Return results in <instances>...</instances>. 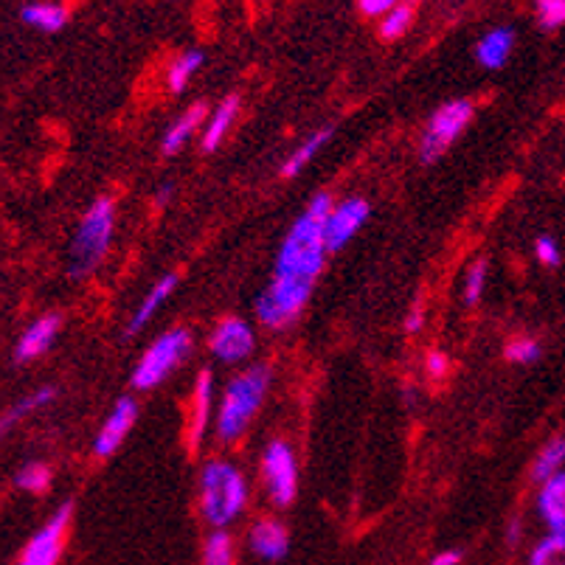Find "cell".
I'll use <instances>...</instances> for the list:
<instances>
[{"instance_id":"cell-31","label":"cell","mask_w":565,"mask_h":565,"mask_svg":"<svg viewBox=\"0 0 565 565\" xmlns=\"http://www.w3.org/2000/svg\"><path fill=\"white\" fill-rule=\"evenodd\" d=\"M537 23L546 31L565 26V0H535Z\"/></svg>"},{"instance_id":"cell-9","label":"cell","mask_w":565,"mask_h":565,"mask_svg":"<svg viewBox=\"0 0 565 565\" xmlns=\"http://www.w3.org/2000/svg\"><path fill=\"white\" fill-rule=\"evenodd\" d=\"M369 203L363 197H349L338 206H332L327 217V228H324V239H327V251L338 253L343 251L352 239L360 234V228L369 220Z\"/></svg>"},{"instance_id":"cell-17","label":"cell","mask_w":565,"mask_h":565,"mask_svg":"<svg viewBox=\"0 0 565 565\" xmlns=\"http://www.w3.org/2000/svg\"><path fill=\"white\" fill-rule=\"evenodd\" d=\"M512 48H515V31L506 29V26L487 31L476 45L478 65L487 68V71H498V68H504L506 65Z\"/></svg>"},{"instance_id":"cell-10","label":"cell","mask_w":565,"mask_h":565,"mask_svg":"<svg viewBox=\"0 0 565 565\" xmlns=\"http://www.w3.org/2000/svg\"><path fill=\"white\" fill-rule=\"evenodd\" d=\"M256 349V335L248 321L242 318H225L220 321L209 338V352L220 363H239Z\"/></svg>"},{"instance_id":"cell-34","label":"cell","mask_w":565,"mask_h":565,"mask_svg":"<svg viewBox=\"0 0 565 565\" xmlns=\"http://www.w3.org/2000/svg\"><path fill=\"white\" fill-rule=\"evenodd\" d=\"M425 369L431 377H442L447 372V357L445 352H431V355L425 357Z\"/></svg>"},{"instance_id":"cell-38","label":"cell","mask_w":565,"mask_h":565,"mask_svg":"<svg viewBox=\"0 0 565 565\" xmlns=\"http://www.w3.org/2000/svg\"><path fill=\"white\" fill-rule=\"evenodd\" d=\"M172 183H164L161 189H158V206H164V203H169V197H172Z\"/></svg>"},{"instance_id":"cell-29","label":"cell","mask_w":565,"mask_h":565,"mask_svg":"<svg viewBox=\"0 0 565 565\" xmlns=\"http://www.w3.org/2000/svg\"><path fill=\"white\" fill-rule=\"evenodd\" d=\"M487 273H490V265L487 259H476L467 273H464V301L467 304H478L481 296H484V287H487Z\"/></svg>"},{"instance_id":"cell-24","label":"cell","mask_w":565,"mask_h":565,"mask_svg":"<svg viewBox=\"0 0 565 565\" xmlns=\"http://www.w3.org/2000/svg\"><path fill=\"white\" fill-rule=\"evenodd\" d=\"M414 15H417V0H400L380 23V37L391 43V40H400L405 31L411 29L414 23Z\"/></svg>"},{"instance_id":"cell-23","label":"cell","mask_w":565,"mask_h":565,"mask_svg":"<svg viewBox=\"0 0 565 565\" xmlns=\"http://www.w3.org/2000/svg\"><path fill=\"white\" fill-rule=\"evenodd\" d=\"M203 62H206V54L203 51H183L178 54L172 65H169V74H166V85L172 93H180V90H186V85L192 82V76L203 68Z\"/></svg>"},{"instance_id":"cell-6","label":"cell","mask_w":565,"mask_h":565,"mask_svg":"<svg viewBox=\"0 0 565 565\" xmlns=\"http://www.w3.org/2000/svg\"><path fill=\"white\" fill-rule=\"evenodd\" d=\"M473 116H476V107L470 99H453L439 107L419 138V161L436 164L447 149L456 144V138L470 127Z\"/></svg>"},{"instance_id":"cell-19","label":"cell","mask_w":565,"mask_h":565,"mask_svg":"<svg viewBox=\"0 0 565 565\" xmlns=\"http://www.w3.org/2000/svg\"><path fill=\"white\" fill-rule=\"evenodd\" d=\"M237 113H239V96H228L225 102L217 105L214 116H211L209 124H206V130H203V152L220 149V144L225 141L228 130H231L234 121H237Z\"/></svg>"},{"instance_id":"cell-3","label":"cell","mask_w":565,"mask_h":565,"mask_svg":"<svg viewBox=\"0 0 565 565\" xmlns=\"http://www.w3.org/2000/svg\"><path fill=\"white\" fill-rule=\"evenodd\" d=\"M248 504V481L231 461L214 459L200 473V509L214 529L237 521Z\"/></svg>"},{"instance_id":"cell-18","label":"cell","mask_w":565,"mask_h":565,"mask_svg":"<svg viewBox=\"0 0 565 565\" xmlns=\"http://www.w3.org/2000/svg\"><path fill=\"white\" fill-rule=\"evenodd\" d=\"M329 138H332V127H321V130L307 135V138L287 155V161L282 164V178H296V175H301V172L318 158V152L327 147Z\"/></svg>"},{"instance_id":"cell-14","label":"cell","mask_w":565,"mask_h":565,"mask_svg":"<svg viewBox=\"0 0 565 565\" xmlns=\"http://www.w3.org/2000/svg\"><path fill=\"white\" fill-rule=\"evenodd\" d=\"M535 506L540 521L549 526V532H565V470L540 484Z\"/></svg>"},{"instance_id":"cell-2","label":"cell","mask_w":565,"mask_h":565,"mask_svg":"<svg viewBox=\"0 0 565 565\" xmlns=\"http://www.w3.org/2000/svg\"><path fill=\"white\" fill-rule=\"evenodd\" d=\"M270 380L273 374L268 366H251L225 386L223 400L217 408V436L223 442H234L248 431L256 411L268 397Z\"/></svg>"},{"instance_id":"cell-22","label":"cell","mask_w":565,"mask_h":565,"mask_svg":"<svg viewBox=\"0 0 565 565\" xmlns=\"http://www.w3.org/2000/svg\"><path fill=\"white\" fill-rule=\"evenodd\" d=\"M565 470V436H554L546 445L540 447V453L532 461V478L537 484H543L546 478Z\"/></svg>"},{"instance_id":"cell-8","label":"cell","mask_w":565,"mask_h":565,"mask_svg":"<svg viewBox=\"0 0 565 565\" xmlns=\"http://www.w3.org/2000/svg\"><path fill=\"white\" fill-rule=\"evenodd\" d=\"M74 518V504H62V509L45 523L37 535L31 537L29 546L23 549V557L17 560V565H57L60 563L62 543H65V532L71 526Z\"/></svg>"},{"instance_id":"cell-12","label":"cell","mask_w":565,"mask_h":565,"mask_svg":"<svg viewBox=\"0 0 565 565\" xmlns=\"http://www.w3.org/2000/svg\"><path fill=\"white\" fill-rule=\"evenodd\" d=\"M248 546L251 551L259 557V560H265V563H279L287 557V551H290V532H287V526L282 521H276V518H262V521H256L251 526V532H248Z\"/></svg>"},{"instance_id":"cell-26","label":"cell","mask_w":565,"mask_h":565,"mask_svg":"<svg viewBox=\"0 0 565 565\" xmlns=\"http://www.w3.org/2000/svg\"><path fill=\"white\" fill-rule=\"evenodd\" d=\"M51 470L40 464V461H29V464H23L20 470L15 473V484L20 490L31 492V495H43L48 492L51 487Z\"/></svg>"},{"instance_id":"cell-32","label":"cell","mask_w":565,"mask_h":565,"mask_svg":"<svg viewBox=\"0 0 565 565\" xmlns=\"http://www.w3.org/2000/svg\"><path fill=\"white\" fill-rule=\"evenodd\" d=\"M535 259L543 265V268H557L563 262V253H560V245L557 239L543 234V237L535 239Z\"/></svg>"},{"instance_id":"cell-25","label":"cell","mask_w":565,"mask_h":565,"mask_svg":"<svg viewBox=\"0 0 565 565\" xmlns=\"http://www.w3.org/2000/svg\"><path fill=\"white\" fill-rule=\"evenodd\" d=\"M526 565H565V532H549L543 537Z\"/></svg>"},{"instance_id":"cell-5","label":"cell","mask_w":565,"mask_h":565,"mask_svg":"<svg viewBox=\"0 0 565 565\" xmlns=\"http://www.w3.org/2000/svg\"><path fill=\"white\" fill-rule=\"evenodd\" d=\"M192 352V335L189 329H172L158 335L155 341L149 343V349L141 355V360L135 363L133 383L135 391H149L158 388L172 372H178L180 363Z\"/></svg>"},{"instance_id":"cell-15","label":"cell","mask_w":565,"mask_h":565,"mask_svg":"<svg viewBox=\"0 0 565 565\" xmlns=\"http://www.w3.org/2000/svg\"><path fill=\"white\" fill-rule=\"evenodd\" d=\"M178 282V273H166V276H161L158 282L149 287V293L141 298V304L135 307V313L130 315V321H127V335H138L141 329L147 327L149 321L158 315V310L166 304V298L175 293Z\"/></svg>"},{"instance_id":"cell-7","label":"cell","mask_w":565,"mask_h":565,"mask_svg":"<svg viewBox=\"0 0 565 565\" xmlns=\"http://www.w3.org/2000/svg\"><path fill=\"white\" fill-rule=\"evenodd\" d=\"M262 478L270 501L276 506H290L298 492V464L293 447L284 439H273L262 450Z\"/></svg>"},{"instance_id":"cell-1","label":"cell","mask_w":565,"mask_h":565,"mask_svg":"<svg viewBox=\"0 0 565 565\" xmlns=\"http://www.w3.org/2000/svg\"><path fill=\"white\" fill-rule=\"evenodd\" d=\"M329 211L332 197L318 192L282 239L273 279L256 298V318L268 329L290 327L313 296L329 253L324 239Z\"/></svg>"},{"instance_id":"cell-11","label":"cell","mask_w":565,"mask_h":565,"mask_svg":"<svg viewBox=\"0 0 565 565\" xmlns=\"http://www.w3.org/2000/svg\"><path fill=\"white\" fill-rule=\"evenodd\" d=\"M135 419H138V405H135L133 397H119L116 405H113V411L102 422L96 439H93V456L96 459H110L121 447V442L130 436V431L135 428Z\"/></svg>"},{"instance_id":"cell-28","label":"cell","mask_w":565,"mask_h":565,"mask_svg":"<svg viewBox=\"0 0 565 565\" xmlns=\"http://www.w3.org/2000/svg\"><path fill=\"white\" fill-rule=\"evenodd\" d=\"M54 397H57V388L54 386H43L37 388V391H31V394H26L23 400H17L6 414L12 417V422H20V419H26L29 414H34V411H40V408H45L48 402H54Z\"/></svg>"},{"instance_id":"cell-35","label":"cell","mask_w":565,"mask_h":565,"mask_svg":"<svg viewBox=\"0 0 565 565\" xmlns=\"http://www.w3.org/2000/svg\"><path fill=\"white\" fill-rule=\"evenodd\" d=\"M422 327H425V310L417 304V307L408 313V318H405V332H408V335H417Z\"/></svg>"},{"instance_id":"cell-27","label":"cell","mask_w":565,"mask_h":565,"mask_svg":"<svg viewBox=\"0 0 565 565\" xmlns=\"http://www.w3.org/2000/svg\"><path fill=\"white\" fill-rule=\"evenodd\" d=\"M203 565H234V540L223 529H214L203 546Z\"/></svg>"},{"instance_id":"cell-4","label":"cell","mask_w":565,"mask_h":565,"mask_svg":"<svg viewBox=\"0 0 565 565\" xmlns=\"http://www.w3.org/2000/svg\"><path fill=\"white\" fill-rule=\"evenodd\" d=\"M116 231V203L110 197H99L76 225L71 251H68V270L74 279H85L105 262L110 242Z\"/></svg>"},{"instance_id":"cell-33","label":"cell","mask_w":565,"mask_h":565,"mask_svg":"<svg viewBox=\"0 0 565 565\" xmlns=\"http://www.w3.org/2000/svg\"><path fill=\"white\" fill-rule=\"evenodd\" d=\"M400 0H357L360 12L366 17H386Z\"/></svg>"},{"instance_id":"cell-16","label":"cell","mask_w":565,"mask_h":565,"mask_svg":"<svg viewBox=\"0 0 565 565\" xmlns=\"http://www.w3.org/2000/svg\"><path fill=\"white\" fill-rule=\"evenodd\" d=\"M192 405V436H189V442H192V450H197L200 442H203L206 425H209L211 408H214V377H211L209 369H203V372L197 374V380H194Z\"/></svg>"},{"instance_id":"cell-36","label":"cell","mask_w":565,"mask_h":565,"mask_svg":"<svg viewBox=\"0 0 565 565\" xmlns=\"http://www.w3.org/2000/svg\"><path fill=\"white\" fill-rule=\"evenodd\" d=\"M431 565H461V551H456V549L442 551V554H436V557H433Z\"/></svg>"},{"instance_id":"cell-30","label":"cell","mask_w":565,"mask_h":565,"mask_svg":"<svg viewBox=\"0 0 565 565\" xmlns=\"http://www.w3.org/2000/svg\"><path fill=\"white\" fill-rule=\"evenodd\" d=\"M506 360L509 363H518V366H529V363H537L540 355H543V349H540V343L535 338H515V341L506 343Z\"/></svg>"},{"instance_id":"cell-37","label":"cell","mask_w":565,"mask_h":565,"mask_svg":"<svg viewBox=\"0 0 565 565\" xmlns=\"http://www.w3.org/2000/svg\"><path fill=\"white\" fill-rule=\"evenodd\" d=\"M12 428H15V422H12V417H9V414L3 411V414H0V442L6 439V433L12 431Z\"/></svg>"},{"instance_id":"cell-20","label":"cell","mask_w":565,"mask_h":565,"mask_svg":"<svg viewBox=\"0 0 565 565\" xmlns=\"http://www.w3.org/2000/svg\"><path fill=\"white\" fill-rule=\"evenodd\" d=\"M203 119H206V107L203 105L189 107V110H186V113H183V116L166 130L164 144H161L164 155H178L180 149L189 144V138L194 135V130L203 124Z\"/></svg>"},{"instance_id":"cell-21","label":"cell","mask_w":565,"mask_h":565,"mask_svg":"<svg viewBox=\"0 0 565 565\" xmlns=\"http://www.w3.org/2000/svg\"><path fill=\"white\" fill-rule=\"evenodd\" d=\"M20 17H23V23L31 26V29H40L45 34H57L68 23V9L60 6V3H29V6H23Z\"/></svg>"},{"instance_id":"cell-13","label":"cell","mask_w":565,"mask_h":565,"mask_svg":"<svg viewBox=\"0 0 565 565\" xmlns=\"http://www.w3.org/2000/svg\"><path fill=\"white\" fill-rule=\"evenodd\" d=\"M62 327V318L57 313L40 315L34 324H29V329L20 335V341L15 346V363H29L37 360L40 355H45L51 349V343L57 338V332Z\"/></svg>"}]
</instances>
